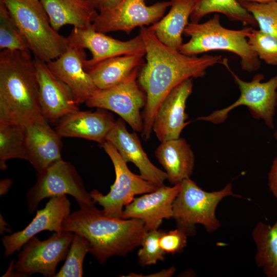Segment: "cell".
Wrapping results in <instances>:
<instances>
[{
	"mask_svg": "<svg viewBox=\"0 0 277 277\" xmlns=\"http://www.w3.org/2000/svg\"><path fill=\"white\" fill-rule=\"evenodd\" d=\"M146 63L140 70L138 83L146 94L143 115V138L149 139L156 111L165 96L184 81L203 77L207 69L223 63L221 55H188L161 42L149 27L140 28Z\"/></svg>",
	"mask_w": 277,
	"mask_h": 277,
	"instance_id": "cell-1",
	"label": "cell"
},
{
	"mask_svg": "<svg viewBox=\"0 0 277 277\" xmlns=\"http://www.w3.org/2000/svg\"><path fill=\"white\" fill-rule=\"evenodd\" d=\"M31 51L0 53V122L26 127L47 121L40 106L34 58Z\"/></svg>",
	"mask_w": 277,
	"mask_h": 277,
	"instance_id": "cell-2",
	"label": "cell"
},
{
	"mask_svg": "<svg viewBox=\"0 0 277 277\" xmlns=\"http://www.w3.org/2000/svg\"><path fill=\"white\" fill-rule=\"evenodd\" d=\"M62 230L85 238L89 243V252L101 264L141 246L148 231L141 220L107 216L95 207L80 208L70 213L63 222Z\"/></svg>",
	"mask_w": 277,
	"mask_h": 277,
	"instance_id": "cell-3",
	"label": "cell"
},
{
	"mask_svg": "<svg viewBox=\"0 0 277 277\" xmlns=\"http://www.w3.org/2000/svg\"><path fill=\"white\" fill-rule=\"evenodd\" d=\"M252 28H226L220 23V15L216 14L204 23L191 22L188 24L184 34L190 37V39L183 44L179 51L188 55L214 50L230 52L240 57L244 70L252 72L261 66L260 60L248 43L247 37Z\"/></svg>",
	"mask_w": 277,
	"mask_h": 277,
	"instance_id": "cell-4",
	"label": "cell"
},
{
	"mask_svg": "<svg viewBox=\"0 0 277 277\" xmlns=\"http://www.w3.org/2000/svg\"><path fill=\"white\" fill-rule=\"evenodd\" d=\"M0 1L7 8L34 57L47 63L67 50V37L53 28L39 0Z\"/></svg>",
	"mask_w": 277,
	"mask_h": 277,
	"instance_id": "cell-5",
	"label": "cell"
},
{
	"mask_svg": "<svg viewBox=\"0 0 277 277\" xmlns=\"http://www.w3.org/2000/svg\"><path fill=\"white\" fill-rule=\"evenodd\" d=\"M239 197L232 191L231 183L222 190L207 192L203 190L190 178L181 182L180 191L173 204V217L177 227L184 230L188 235L195 231L196 224L202 225L209 232L217 230L220 221L215 215L219 203L225 197Z\"/></svg>",
	"mask_w": 277,
	"mask_h": 277,
	"instance_id": "cell-6",
	"label": "cell"
},
{
	"mask_svg": "<svg viewBox=\"0 0 277 277\" xmlns=\"http://www.w3.org/2000/svg\"><path fill=\"white\" fill-rule=\"evenodd\" d=\"M222 64L231 74L239 88L240 95L228 107L215 110L208 115L199 117L196 120L220 124L227 119L232 110L245 106L254 118L263 120L267 126L273 128V118L277 106V74L265 82H261L264 75L260 73L255 75L250 82H246L230 69L227 59L223 58Z\"/></svg>",
	"mask_w": 277,
	"mask_h": 277,
	"instance_id": "cell-7",
	"label": "cell"
},
{
	"mask_svg": "<svg viewBox=\"0 0 277 277\" xmlns=\"http://www.w3.org/2000/svg\"><path fill=\"white\" fill-rule=\"evenodd\" d=\"M64 194L72 196L80 208L95 207L75 167L62 159L37 172L35 184L26 194L29 212L33 213L46 198Z\"/></svg>",
	"mask_w": 277,
	"mask_h": 277,
	"instance_id": "cell-8",
	"label": "cell"
},
{
	"mask_svg": "<svg viewBox=\"0 0 277 277\" xmlns=\"http://www.w3.org/2000/svg\"><path fill=\"white\" fill-rule=\"evenodd\" d=\"M101 146L113 163L115 180L107 194L104 195L95 189L90 194L93 202L102 206L104 215L122 219L125 207L133 201L135 195L153 192L159 187L132 173L110 142L106 141Z\"/></svg>",
	"mask_w": 277,
	"mask_h": 277,
	"instance_id": "cell-9",
	"label": "cell"
},
{
	"mask_svg": "<svg viewBox=\"0 0 277 277\" xmlns=\"http://www.w3.org/2000/svg\"><path fill=\"white\" fill-rule=\"evenodd\" d=\"M140 71H134L115 86L99 90L86 101V105L89 107L112 111L120 115L133 130L142 132L143 120L140 110L145 106L146 94L137 81Z\"/></svg>",
	"mask_w": 277,
	"mask_h": 277,
	"instance_id": "cell-10",
	"label": "cell"
},
{
	"mask_svg": "<svg viewBox=\"0 0 277 277\" xmlns=\"http://www.w3.org/2000/svg\"><path fill=\"white\" fill-rule=\"evenodd\" d=\"M73 235V232L62 231L44 241L32 237L19 252L14 268L24 275L39 273L54 276L58 264L66 259Z\"/></svg>",
	"mask_w": 277,
	"mask_h": 277,
	"instance_id": "cell-11",
	"label": "cell"
},
{
	"mask_svg": "<svg viewBox=\"0 0 277 277\" xmlns=\"http://www.w3.org/2000/svg\"><path fill=\"white\" fill-rule=\"evenodd\" d=\"M146 0H122L114 7L98 13L92 24L97 31H123L129 34L136 27L152 25L170 7L169 1L147 5Z\"/></svg>",
	"mask_w": 277,
	"mask_h": 277,
	"instance_id": "cell-12",
	"label": "cell"
},
{
	"mask_svg": "<svg viewBox=\"0 0 277 277\" xmlns=\"http://www.w3.org/2000/svg\"><path fill=\"white\" fill-rule=\"evenodd\" d=\"M68 45L88 49L92 57L84 63L86 70L108 58L128 54H142L146 51L143 38L139 34L126 41L116 39L97 31L92 24L85 27H73L67 37Z\"/></svg>",
	"mask_w": 277,
	"mask_h": 277,
	"instance_id": "cell-13",
	"label": "cell"
},
{
	"mask_svg": "<svg viewBox=\"0 0 277 277\" xmlns=\"http://www.w3.org/2000/svg\"><path fill=\"white\" fill-rule=\"evenodd\" d=\"M42 113L47 121L54 123L80 110L70 88L56 76L47 63L34 57Z\"/></svg>",
	"mask_w": 277,
	"mask_h": 277,
	"instance_id": "cell-14",
	"label": "cell"
},
{
	"mask_svg": "<svg viewBox=\"0 0 277 277\" xmlns=\"http://www.w3.org/2000/svg\"><path fill=\"white\" fill-rule=\"evenodd\" d=\"M70 206L66 194L51 197L44 208L37 210L35 217L24 229L2 238L5 256L8 257L19 250L31 238L41 231L62 232L63 222L70 213Z\"/></svg>",
	"mask_w": 277,
	"mask_h": 277,
	"instance_id": "cell-15",
	"label": "cell"
},
{
	"mask_svg": "<svg viewBox=\"0 0 277 277\" xmlns=\"http://www.w3.org/2000/svg\"><path fill=\"white\" fill-rule=\"evenodd\" d=\"M192 88V78H188L174 88L160 104L155 114L152 131L161 142L179 138L184 128L190 123L186 122L188 115L185 109Z\"/></svg>",
	"mask_w": 277,
	"mask_h": 277,
	"instance_id": "cell-16",
	"label": "cell"
},
{
	"mask_svg": "<svg viewBox=\"0 0 277 277\" xmlns=\"http://www.w3.org/2000/svg\"><path fill=\"white\" fill-rule=\"evenodd\" d=\"M181 189V183L165 185L155 191L134 197L124 209L122 219L143 221L147 230L157 229L164 219L173 217V204Z\"/></svg>",
	"mask_w": 277,
	"mask_h": 277,
	"instance_id": "cell-17",
	"label": "cell"
},
{
	"mask_svg": "<svg viewBox=\"0 0 277 277\" xmlns=\"http://www.w3.org/2000/svg\"><path fill=\"white\" fill-rule=\"evenodd\" d=\"M86 55L84 49L69 46L60 56L47 63L50 71L70 88L78 105L100 90L85 69Z\"/></svg>",
	"mask_w": 277,
	"mask_h": 277,
	"instance_id": "cell-18",
	"label": "cell"
},
{
	"mask_svg": "<svg viewBox=\"0 0 277 277\" xmlns=\"http://www.w3.org/2000/svg\"><path fill=\"white\" fill-rule=\"evenodd\" d=\"M123 119H118L108 134L106 141L117 150L125 162L134 164L140 175L157 187L164 185L167 179L165 171L160 169L150 161L135 132H129Z\"/></svg>",
	"mask_w": 277,
	"mask_h": 277,
	"instance_id": "cell-19",
	"label": "cell"
},
{
	"mask_svg": "<svg viewBox=\"0 0 277 277\" xmlns=\"http://www.w3.org/2000/svg\"><path fill=\"white\" fill-rule=\"evenodd\" d=\"M78 110L58 121L54 129L61 137H77L103 144L116 121L106 110Z\"/></svg>",
	"mask_w": 277,
	"mask_h": 277,
	"instance_id": "cell-20",
	"label": "cell"
},
{
	"mask_svg": "<svg viewBox=\"0 0 277 277\" xmlns=\"http://www.w3.org/2000/svg\"><path fill=\"white\" fill-rule=\"evenodd\" d=\"M28 161L37 172L62 159L61 137L48 121L25 127Z\"/></svg>",
	"mask_w": 277,
	"mask_h": 277,
	"instance_id": "cell-21",
	"label": "cell"
},
{
	"mask_svg": "<svg viewBox=\"0 0 277 277\" xmlns=\"http://www.w3.org/2000/svg\"><path fill=\"white\" fill-rule=\"evenodd\" d=\"M158 162L163 167L168 181L174 185L190 178L194 165V155L183 138L161 142L155 151Z\"/></svg>",
	"mask_w": 277,
	"mask_h": 277,
	"instance_id": "cell-22",
	"label": "cell"
},
{
	"mask_svg": "<svg viewBox=\"0 0 277 277\" xmlns=\"http://www.w3.org/2000/svg\"><path fill=\"white\" fill-rule=\"evenodd\" d=\"M170 2L168 13L149 28L163 44L179 50L183 44L182 35L189 24L195 0H170Z\"/></svg>",
	"mask_w": 277,
	"mask_h": 277,
	"instance_id": "cell-23",
	"label": "cell"
},
{
	"mask_svg": "<svg viewBox=\"0 0 277 277\" xmlns=\"http://www.w3.org/2000/svg\"><path fill=\"white\" fill-rule=\"evenodd\" d=\"M53 28L71 25L83 28L93 23L98 13L87 0H39Z\"/></svg>",
	"mask_w": 277,
	"mask_h": 277,
	"instance_id": "cell-24",
	"label": "cell"
},
{
	"mask_svg": "<svg viewBox=\"0 0 277 277\" xmlns=\"http://www.w3.org/2000/svg\"><path fill=\"white\" fill-rule=\"evenodd\" d=\"M144 54H135L112 57L103 61L86 71L100 89L115 86L126 80L144 65Z\"/></svg>",
	"mask_w": 277,
	"mask_h": 277,
	"instance_id": "cell-25",
	"label": "cell"
},
{
	"mask_svg": "<svg viewBox=\"0 0 277 277\" xmlns=\"http://www.w3.org/2000/svg\"><path fill=\"white\" fill-rule=\"evenodd\" d=\"M252 238L256 247V264L268 277H277V220L272 225L260 222Z\"/></svg>",
	"mask_w": 277,
	"mask_h": 277,
	"instance_id": "cell-26",
	"label": "cell"
},
{
	"mask_svg": "<svg viewBox=\"0 0 277 277\" xmlns=\"http://www.w3.org/2000/svg\"><path fill=\"white\" fill-rule=\"evenodd\" d=\"M211 13H222L229 19L240 22L245 25L258 26L252 15L238 0H195L190 18L191 22L198 23Z\"/></svg>",
	"mask_w": 277,
	"mask_h": 277,
	"instance_id": "cell-27",
	"label": "cell"
},
{
	"mask_svg": "<svg viewBox=\"0 0 277 277\" xmlns=\"http://www.w3.org/2000/svg\"><path fill=\"white\" fill-rule=\"evenodd\" d=\"M12 159L28 161L25 127L0 122V168L7 169L6 162Z\"/></svg>",
	"mask_w": 277,
	"mask_h": 277,
	"instance_id": "cell-28",
	"label": "cell"
},
{
	"mask_svg": "<svg viewBox=\"0 0 277 277\" xmlns=\"http://www.w3.org/2000/svg\"><path fill=\"white\" fill-rule=\"evenodd\" d=\"M89 251L88 241L83 236L74 233L65 262L54 277L83 276L84 259Z\"/></svg>",
	"mask_w": 277,
	"mask_h": 277,
	"instance_id": "cell-29",
	"label": "cell"
},
{
	"mask_svg": "<svg viewBox=\"0 0 277 277\" xmlns=\"http://www.w3.org/2000/svg\"><path fill=\"white\" fill-rule=\"evenodd\" d=\"M0 49L30 51L7 8L0 1Z\"/></svg>",
	"mask_w": 277,
	"mask_h": 277,
	"instance_id": "cell-30",
	"label": "cell"
},
{
	"mask_svg": "<svg viewBox=\"0 0 277 277\" xmlns=\"http://www.w3.org/2000/svg\"><path fill=\"white\" fill-rule=\"evenodd\" d=\"M248 43L260 60L270 65H277V38L261 30L253 29Z\"/></svg>",
	"mask_w": 277,
	"mask_h": 277,
	"instance_id": "cell-31",
	"label": "cell"
},
{
	"mask_svg": "<svg viewBox=\"0 0 277 277\" xmlns=\"http://www.w3.org/2000/svg\"><path fill=\"white\" fill-rule=\"evenodd\" d=\"M241 5L254 17L260 30L277 38V2Z\"/></svg>",
	"mask_w": 277,
	"mask_h": 277,
	"instance_id": "cell-32",
	"label": "cell"
},
{
	"mask_svg": "<svg viewBox=\"0 0 277 277\" xmlns=\"http://www.w3.org/2000/svg\"><path fill=\"white\" fill-rule=\"evenodd\" d=\"M165 231L157 229L146 232L141 242L142 248L137 252L139 263L142 266L155 264L158 261L164 260L166 253L161 248L159 241Z\"/></svg>",
	"mask_w": 277,
	"mask_h": 277,
	"instance_id": "cell-33",
	"label": "cell"
},
{
	"mask_svg": "<svg viewBox=\"0 0 277 277\" xmlns=\"http://www.w3.org/2000/svg\"><path fill=\"white\" fill-rule=\"evenodd\" d=\"M187 232L182 228L165 231L160 239V245L166 253L174 254L182 252L187 245Z\"/></svg>",
	"mask_w": 277,
	"mask_h": 277,
	"instance_id": "cell-34",
	"label": "cell"
},
{
	"mask_svg": "<svg viewBox=\"0 0 277 277\" xmlns=\"http://www.w3.org/2000/svg\"><path fill=\"white\" fill-rule=\"evenodd\" d=\"M268 186L270 191L277 200V157L274 160L268 174Z\"/></svg>",
	"mask_w": 277,
	"mask_h": 277,
	"instance_id": "cell-35",
	"label": "cell"
},
{
	"mask_svg": "<svg viewBox=\"0 0 277 277\" xmlns=\"http://www.w3.org/2000/svg\"><path fill=\"white\" fill-rule=\"evenodd\" d=\"M99 12L114 7L122 0H88Z\"/></svg>",
	"mask_w": 277,
	"mask_h": 277,
	"instance_id": "cell-36",
	"label": "cell"
},
{
	"mask_svg": "<svg viewBox=\"0 0 277 277\" xmlns=\"http://www.w3.org/2000/svg\"><path fill=\"white\" fill-rule=\"evenodd\" d=\"M12 182L10 179H5L1 181L0 183V193L1 195L7 193L9 188L10 187Z\"/></svg>",
	"mask_w": 277,
	"mask_h": 277,
	"instance_id": "cell-37",
	"label": "cell"
},
{
	"mask_svg": "<svg viewBox=\"0 0 277 277\" xmlns=\"http://www.w3.org/2000/svg\"><path fill=\"white\" fill-rule=\"evenodd\" d=\"M241 4L244 3H256L260 4H266L273 2H277V0H238Z\"/></svg>",
	"mask_w": 277,
	"mask_h": 277,
	"instance_id": "cell-38",
	"label": "cell"
},
{
	"mask_svg": "<svg viewBox=\"0 0 277 277\" xmlns=\"http://www.w3.org/2000/svg\"><path fill=\"white\" fill-rule=\"evenodd\" d=\"M274 135L275 138L277 141V130L275 131Z\"/></svg>",
	"mask_w": 277,
	"mask_h": 277,
	"instance_id": "cell-39",
	"label": "cell"
},
{
	"mask_svg": "<svg viewBox=\"0 0 277 277\" xmlns=\"http://www.w3.org/2000/svg\"><path fill=\"white\" fill-rule=\"evenodd\" d=\"M88 1V0H87Z\"/></svg>",
	"mask_w": 277,
	"mask_h": 277,
	"instance_id": "cell-40",
	"label": "cell"
}]
</instances>
